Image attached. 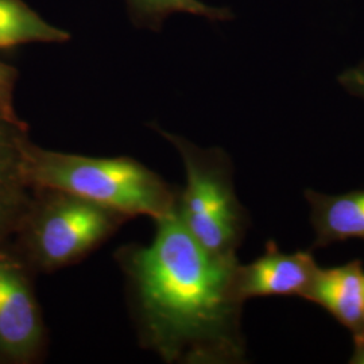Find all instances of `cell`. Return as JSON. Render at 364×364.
<instances>
[{
  "label": "cell",
  "mask_w": 364,
  "mask_h": 364,
  "mask_svg": "<svg viewBox=\"0 0 364 364\" xmlns=\"http://www.w3.org/2000/svg\"><path fill=\"white\" fill-rule=\"evenodd\" d=\"M147 246L117 250L139 338L166 363H240L243 302L234 289L236 257L203 247L177 215L156 220Z\"/></svg>",
  "instance_id": "6da1fadb"
},
{
  "label": "cell",
  "mask_w": 364,
  "mask_h": 364,
  "mask_svg": "<svg viewBox=\"0 0 364 364\" xmlns=\"http://www.w3.org/2000/svg\"><path fill=\"white\" fill-rule=\"evenodd\" d=\"M30 191L54 189L129 218L162 219L177 208L178 192L153 170L127 156L95 158L42 149L30 142L25 153Z\"/></svg>",
  "instance_id": "7a4b0ae2"
},
{
  "label": "cell",
  "mask_w": 364,
  "mask_h": 364,
  "mask_svg": "<svg viewBox=\"0 0 364 364\" xmlns=\"http://www.w3.org/2000/svg\"><path fill=\"white\" fill-rule=\"evenodd\" d=\"M129 216L54 189H33L14 248L34 273H53L102 246Z\"/></svg>",
  "instance_id": "3957f363"
},
{
  "label": "cell",
  "mask_w": 364,
  "mask_h": 364,
  "mask_svg": "<svg viewBox=\"0 0 364 364\" xmlns=\"http://www.w3.org/2000/svg\"><path fill=\"white\" fill-rule=\"evenodd\" d=\"M159 132L177 149L185 169L186 183L177 200L182 224L210 252L236 257L248 216L235 192L230 158L220 149H203L178 135Z\"/></svg>",
  "instance_id": "277c9868"
},
{
  "label": "cell",
  "mask_w": 364,
  "mask_h": 364,
  "mask_svg": "<svg viewBox=\"0 0 364 364\" xmlns=\"http://www.w3.org/2000/svg\"><path fill=\"white\" fill-rule=\"evenodd\" d=\"M33 273L9 240L0 243V364L37 363L46 351Z\"/></svg>",
  "instance_id": "5b68a950"
},
{
  "label": "cell",
  "mask_w": 364,
  "mask_h": 364,
  "mask_svg": "<svg viewBox=\"0 0 364 364\" xmlns=\"http://www.w3.org/2000/svg\"><path fill=\"white\" fill-rule=\"evenodd\" d=\"M318 264L309 251L284 252L274 243L266 245L264 252L247 264L237 263L234 289L243 304L258 297H304Z\"/></svg>",
  "instance_id": "8992f818"
},
{
  "label": "cell",
  "mask_w": 364,
  "mask_h": 364,
  "mask_svg": "<svg viewBox=\"0 0 364 364\" xmlns=\"http://www.w3.org/2000/svg\"><path fill=\"white\" fill-rule=\"evenodd\" d=\"M304 299L317 304L351 332L353 341L364 338V269L359 259L318 267Z\"/></svg>",
  "instance_id": "52a82bcc"
},
{
  "label": "cell",
  "mask_w": 364,
  "mask_h": 364,
  "mask_svg": "<svg viewBox=\"0 0 364 364\" xmlns=\"http://www.w3.org/2000/svg\"><path fill=\"white\" fill-rule=\"evenodd\" d=\"M311 207L314 247L359 239L364 242V191L343 195H326L306 189Z\"/></svg>",
  "instance_id": "ba28073f"
},
{
  "label": "cell",
  "mask_w": 364,
  "mask_h": 364,
  "mask_svg": "<svg viewBox=\"0 0 364 364\" xmlns=\"http://www.w3.org/2000/svg\"><path fill=\"white\" fill-rule=\"evenodd\" d=\"M30 142L26 123L0 109V205L23 204L30 198L23 171Z\"/></svg>",
  "instance_id": "9c48e42d"
},
{
  "label": "cell",
  "mask_w": 364,
  "mask_h": 364,
  "mask_svg": "<svg viewBox=\"0 0 364 364\" xmlns=\"http://www.w3.org/2000/svg\"><path fill=\"white\" fill-rule=\"evenodd\" d=\"M70 34L46 22L23 0H0V50L27 43H64Z\"/></svg>",
  "instance_id": "30bf717a"
},
{
  "label": "cell",
  "mask_w": 364,
  "mask_h": 364,
  "mask_svg": "<svg viewBox=\"0 0 364 364\" xmlns=\"http://www.w3.org/2000/svg\"><path fill=\"white\" fill-rule=\"evenodd\" d=\"M126 4L135 26L156 33L171 14H191L210 21H228L232 18L230 10L212 7L200 0H126Z\"/></svg>",
  "instance_id": "8fae6325"
},
{
  "label": "cell",
  "mask_w": 364,
  "mask_h": 364,
  "mask_svg": "<svg viewBox=\"0 0 364 364\" xmlns=\"http://www.w3.org/2000/svg\"><path fill=\"white\" fill-rule=\"evenodd\" d=\"M18 69L0 61V109L9 114H16L14 108V90L18 81Z\"/></svg>",
  "instance_id": "7c38bea8"
},
{
  "label": "cell",
  "mask_w": 364,
  "mask_h": 364,
  "mask_svg": "<svg viewBox=\"0 0 364 364\" xmlns=\"http://www.w3.org/2000/svg\"><path fill=\"white\" fill-rule=\"evenodd\" d=\"M27 201L23 204L0 205V243H4L13 237L14 231L26 208Z\"/></svg>",
  "instance_id": "4fadbf2b"
},
{
  "label": "cell",
  "mask_w": 364,
  "mask_h": 364,
  "mask_svg": "<svg viewBox=\"0 0 364 364\" xmlns=\"http://www.w3.org/2000/svg\"><path fill=\"white\" fill-rule=\"evenodd\" d=\"M340 81L346 90L364 99V64L347 70Z\"/></svg>",
  "instance_id": "5bb4252c"
},
{
  "label": "cell",
  "mask_w": 364,
  "mask_h": 364,
  "mask_svg": "<svg viewBox=\"0 0 364 364\" xmlns=\"http://www.w3.org/2000/svg\"><path fill=\"white\" fill-rule=\"evenodd\" d=\"M352 364H364V338L353 341V352H352Z\"/></svg>",
  "instance_id": "9a60e30c"
}]
</instances>
